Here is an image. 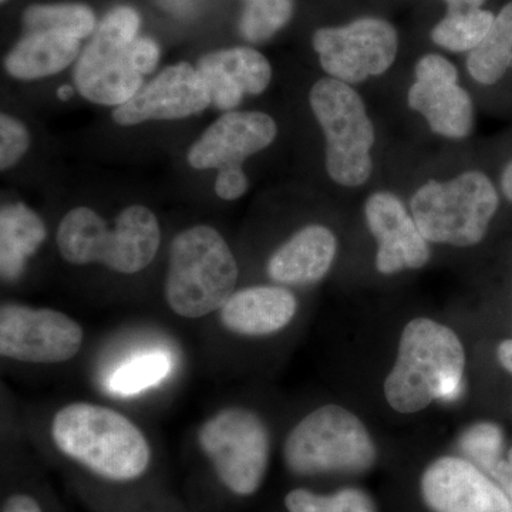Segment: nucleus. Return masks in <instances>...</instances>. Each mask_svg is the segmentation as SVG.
I'll return each instance as SVG.
<instances>
[{"mask_svg":"<svg viewBox=\"0 0 512 512\" xmlns=\"http://www.w3.org/2000/svg\"><path fill=\"white\" fill-rule=\"evenodd\" d=\"M512 67V2L494 19L483 42L471 50L467 69L476 82L491 86Z\"/></svg>","mask_w":512,"mask_h":512,"instance_id":"22","label":"nucleus"},{"mask_svg":"<svg viewBox=\"0 0 512 512\" xmlns=\"http://www.w3.org/2000/svg\"><path fill=\"white\" fill-rule=\"evenodd\" d=\"M141 19L137 10L120 6L101 20L74 66V84L84 99L100 106H121L143 87L131 47Z\"/></svg>","mask_w":512,"mask_h":512,"instance_id":"9","label":"nucleus"},{"mask_svg":"<svg viewBox=\"0 0 512 512\" xmlns=\"http://www.w3.org/2000/svg\"><path fill=\"white\" fill-rule=\"evenodd\" d=\"M407 103L439 136L461 140L473 130V101L458 82H414Z\"/></svg>","mask_w":512,"mask_h":512,"instance_id":"19","label":"nucleus"},{"mask_svg":"<svg viewBox=\"0 0 512 512\" xmlns=\"http://www.w3.org/2000/svg\"><path fill=\"white\" fill-rule=\"evenodd\" d=\"M466 355L453 329L433 319H413L404 328L384 396L393 410L412 414L434 400H454L463 387Z\"/></svg>","mask_w":512,"mask_h":512,"instance_id":"2","label":"nucleus"},{"mask_svg":"<svg viewBox=\"0 0 512 512\" xmlns=\"http://www.w3.org/2000/svg\"><path fill=\"white\" fill-rule=\"evenodd\" d=\"M293 15V0H248L239 22V32L248 42L271 39Z\"/></svg>","mask_w":512,"mask_h":512,"instance_id":"26","label":"nucleus"},{"mask_svg":"<svg viewBox=\"0 0 512 512\" xmlns=\"http://www.w3.org/2000/svg\"><path fill=\"white\" fill-rule=\"evenodd\" d=\"M80 39L57 30L28 32L6 56V72L19 80H37L62 72L79 57Z\"/></svg>","mask_w":512,"mask_h":512,"instance_id":"20","label":"nucleus"},{"mask_svg":"<svg viewBox=\"0 0 512 512\" xmlns=\"http://www.w3.org/2000/svg\"><path fill=\"white\" fill-rule=\"evenodd\" d=\"M365 217L369 231L379 244L376 268L380 274H397L406 268L420 269L429 262V242L396 195L386 191L370 195L365 205Z\"/></svg>","mask_w":512,"mask_h":512,"instance_id":"15","label":"nucleus"},{"mask_svg":"<svg viewBox=\"0 0 512 512\" xmlns=\"http://www.w3.org/2000/svg\"><path fill=\"white\" fill-rule=\"evenodd\" d=\"M416 82H458L456 66L440 55H426L416 64Z\"/></svg>","mask_w":512,"mask_h":512,"instance_id":"30","label":"nucleus"},{"mask_svg":"<svg viewBox=\"0 0 512 512\" xmlns=\"http://www.w3.org/2000/svg\"><path fill=\"white\" fill-rule=\"evenodd\" d=\"M131 56L138 72L146 76L157 67L160 47L150 37L138 36L131 47Z\"/></svg>","mask_w":512,"mask_h":512,"instance_id":"32","label":"nucleus"},{"mask_svg":"<svg viewBox=\"0 0 512 512\" xmlns=\"http://www.w3.org/2000/svg\"><path fill=\"white\" fill-rule=\"evenodd\" d=\"M0 512H45L37 498L29 493H13L3 500Z\"/></svg>","mask_w":512,"mask_h":512,"instance_id":"33","label":"nucleus"},{"mask_svg":"<svg viewBox=\"0 0 512 512\" xmlns=\"http://www.w3.org/2000/svg\"><path fill=\"white\" fill-rule=\"evenodd\" d=\"M336 252L338 239L328 227L308 225L276 249L266 271L278 284H313L328 274Z\"/></svg>","mask_w":512,"mask_h":512,"instance_id":"18","label":"nucleus"},{"mask_svg":"<svg viewBox=\"0 0 512 512\" xmlns=\"http://www.w3.org/2000/svg\"><path fill=\"white\" fill-rule=\"evenodd\" d=\"M309 103L325 133L329 177L342 187L366 184L373 173L375 127L365 101L350 84L326 77L313 84Z\"/></svg>","mask_w":512,"mask_h":512,"instance_id":"7","label":"nucleus"},{"mask_svg":"<svg viewBox=\"0 0 512 512\" xmlns=\"http://www.w3.org/2000/svg\"><path fill=\"white\" fill-rule=\"evenodd\" d=\"M512 477V447L510 450V453H508V457L504 458L503 461H501L500 466L497 467V470L494 471L493 480L498 485H501L504 483V481H507L508 478Z\"/></svg>","mask_w":512,"mask_h":512,"instance_id":"35","label":"nucleus"},{"mask_svg":"<svg viewBox=\"0 0 512 512\" xmlns=\"http://www.w3.org/2000/svg\"><path fill=\"white\" fill-rule=\"evenodd\" d=\"M46 225L35 211L22 202L5 205L0 212V272L13 282L25 272L30 256L42 247Z\"/></svg>","mask_w":512,"mask_h":512,"instance_id":"21","label":"nucleus"},{"mask_svg":"<svg viewBox=\"0 0 512 512\" xmlns=\"http://www.w3.org/2000/svg\"><path fill=\"white\" fill-rule=\"evenodd\" d=\"M197 440L225 490L241 498L258 493L271 458V437L259 414L227 407L201 424Z\"/></svg>","mask_w":512,"mask_h":512,"instance_id":"8","label":"nucleus"},{"mask_svg":"<svg viewBox=\"0 0 512 512\" xmlns=\"http://www.w3.org/2000/svg\"><path fill=\"white\" fill-rule=\"evenodd\" d=\"M170 369V360L164 353H147L121 365L110 377L109 387L123 396L137 394L163 380Z\"/></svg>","mask_w":512,"mask_h":512,"instance_id":"27","label":"nucleus"},{"mask_svg":"<svg viewBox=\"0 0 512 512\" xmlns=\"http://www.w3.org/2000/svg\"><path fill=\"white\" fill-rule=\"evenodd\" d=\"M501 488H503L504 493L507 494V497L510 498L512 503V478H510L507 483L501 485Z\"/></svg>","mask_w":512,"mask_h":512,"instance_id":"39","label":"nucleus"},{"mask_svg":"<svg viewBox=\"0 0 512 512\" xmlns=\"http://www.w3.org/2000/svg\"><path fill=\"white\" fill-rule=\"evenodd\" d=\"M26 32L57 30L84 39L96 32V16L82 3H50L33 5L23 13Z\"/></svg>","mask_w":512,"mask_h":512,"instance_id":"23","label":"nucleus"},{"mask_svg":"<svg viewBox=\"0 0 512 512\" xmlns=\"http://www.w3.org/2000/svg\"><path fill=\"white\" fill-rule=\"evenodd\" d=\"M211 104L201 74L188 63L167 67L127 103L113 111L119 126H136L150 120H180L197 116Z\"/></svg>","mask_w":512,"mask_h":512,"instance_id":"13","label":"nucleus"},{"mask_svg":"<svg viewBox=\"0 0 512 512\" xmlns=\"http://www.w3.org/2000/svg\"><path fill=\"white\" fill-rule=\"evenodd\" d=\"M50 436L60 454L100 480L128 484L146 476L153 450L128 417L100 404H67L55 414Z\"/></svg>","mask_w":512,"mask_h":512,"instance_id":"1","label":"nucleus"},{"mask_svg":"<svg viewBox=\"0 0 512 512\" xmlns=\"http://www.w3.org/2000/svg\"><path fill=\"white\" fill-rule=\"evenodd\" d=\"M494 19L493 13L483 9L448 12L431 32V39L450 52H471L488 35Z\"/></svg>","mask_w":512,"mask_h":512,"instance_id":"24","label":"nucleus"},{"mask_svg":"<svg viewBox=\"0 0 512 512\" xmlns=\"http://www.w3.org/2000/svg\"><path fill=\"white\" fill-rule=\"evenodd\" d=\"M448 6V12H470L481 9L485 0H444Z\"/></svg>","mask_w":512,"mask_h":512,"instance_id":"34","label":"nucleus"},{"mask_svg":"<svg viewBox=\"0 0 512 512\" xmlns=\"http://www.w3.org/2000/svg\"><path fill=\"white\" fill-rule=\"evenodd\" d=\"M276 134L275 120L262 111H229L192 144L187 160L195 170L241 167L248 157L271 146Z\"/></svg>","mask_w":512,"mask_h":512,"instance_id":"14","label":"nucleus"},{"mask_svg":"<svg viewBox=\"0 0 512 512\" xmlns=\"http://www.w3.org/2000/svg\"><path fill=\"white\" fill-rule=\"evenodd\" d=\"M238 274L237 259L217 229H184L171 242L165 301L181 318H204L231 298Z\"/></svg>","mask_w":512,"mask_h":512,"instance_id":"4","label":"nucleus"},{"mask_svg":"<svg viewBox=\"0 0 512 512\" xmlns=\"http://www.w3.org/2000/svg\"><path fill=\"white\" fill-rule=\"evenodd\" d=\"M399 37L389 22L377 18L357 19L340 28H323L313 35L323 70L348 84L365 82L392 67Z\"/></svg>","mask_w":512,"mask_h":512,"instance_id":"11","label":"nucleus"},{"mask_svg":"<svg viewBox=\"0 0 512 512\" xmlns=\"http://www.w3.org/2000/svg\"><path fill=\"white\" fill-rule=\"evenodd\" d=\"M248 177L241 167L222 168L215 181V192L222 200L235 201L248 191Z\"/></svg>","mask_w":512,"mask_h":512,"instance_id":"31","label":"nucleus"},{"mask_svg":"<svg viewBox=\"0 0 512 512\" xmlns=\"http://www.w3.org/2000/svg\"><path fill=\"white\" fill-rule=\"evenodd\" d=\"M83 342L82 326L66 313L20 303L0 308V355L5 359L57 365L72 360Z\"/></svg>","mask_w":512,"mask_h":512,"instance_id":"10","label":"nucleus"},{"mask_svg":"<svg viewBox=\"0 0 512 512\" xmlns=\"http://www.w3.org/2000/svg\"><path fill=\"white\" fill-rule=\"evenodd\" d=\"M501 184H503L505 197L512 201V161L504 170L503 181H501Z\"/></svg>","mask_w":512,"mask_h":512,"instance_id":"37","label":"nucleus"},{"mask_svg":"<svg viewBox=\"0 0 512 512\" xmlns=\"http://www.w3.org/2000/svg\"><path fill=\"white\" fill-rule=\"evenodd\" d=\"M497 356L504 369H507L512 375V340H505L501 343Z\"/></svg>","mask_w":512,"mask_h":512,"instance_id":"36","label":"nucleus"},{"mask_svg":"<svg viewBox=\"0 0 512 512\" xmlns=\"http://www.w3.org/2000/svg\"><path fill=\"white\" fill-rule=\"evenodd\" d=\"M377 451L363 421L345 407L328 404L309 413L286 437V467L296 476L360 474Z\"/></svg>","mask_w":512,"mask_h":512,"instance_id":"5","label":"nucleus"},{"mask_svg":"<svg viewBox=\"0 0 512 512\" xmlns=\"http://www.w3.org/2000/svg\"><path fill=\"white\" fill-rule=\"evenodd\" d=\"M420 490L433 512H512L503 488L466 458L441 457L431 463Z\"/></svg>","mask_w":512,"mask_h":512,"instance_id":"12","label":"nucleus"},{"mask_svg":"<svg viewBox=\"0 0 512 512\" xmlns=\"http://www.w3.org/2000/svg\"><path fill=\"white\" fill-rule=\"evenodd\" d=\"M56 242L60 256L69 264H99L133 275L156 258L161 228L154 212L143 205L124 208L113 227L90 208L77 207L60 221Z\"/></svg>","mask_w":512,"mask_h":512,"instance_id":"3","label":"nucleus"},{"mask_svg":"<svg viewBox=\"0 0 512 512\" xmlns=\"http://www.w3.org/2000/svg\"><path fill=\"white\" fill-rule=\"evenodd\" d=\"M410 208L427 242L473 247L487 234L498 210V194L487 175L467 171L444 183L421 185Z\"/></svg>","mask_w":512,"mask_h":512,"instance_id":"6","label":"nucleus"},{"mask_svg":"<svg viewBox=\"0 0 512 512\" xmlns=\"http://www.w3.org/2000/svg\"><path fill=\"white\" fill-rule=\"evenodd\" d=\"M6 2H9V0H2V3H6Z\"/></svg>","mask_w":512,"mask_h":512,"instance_id":"40","label":"nucleus"},{"mask_svg":"<svg viewBox=\"0 0 512 512\" xmlns=\"http://www.w3.org/2000/svg\"><path fill=\"white\" fill-rule=\"evenodd\" d=\"M460 448L474 466L493 476L503 458V430L494 423H477L464 431L460 439Z\"/></svg>","mask_w":512,"mask_h":512,"instance_id":"28","label":"nucleus"},{"mask_svg":"<svg viewBox=\"0 0 512 512\" xmlns=\"http://www.w3.org/2000/svg\"><path fill=\"white\" fill-rule=\"evenodd\" d=\"M211 103L220 110H232L245 94L264 93L272 79L271 64L251 47H232L208 53L197 66Z\"/></svg>","mask_w":512,"mask_h":512,"instance_id":"16","label":"nucleus"},{"mask_svg":"<svg viewBox=\"0 0 512 512\" xmlns=\"http://www.w3.org/2000/svg\"><path fill=\"white\" fill-rule=\"evenodd\" d=\"M288 512H377L375 501L359 488H343L323 495L296 488L285 497Z\"/></svg>","mask_w":512,"mask_h":512,"instance_id":"25","label":"nucleus"},{"mask_svg":"<svg viewBox=\"0 0 512 512\" xmlns=\"http://www.w3.org/2000/svg\"><path fill=\"white\" fill-rule=\"evenodd\" d=\"M298 301L282 286H251L234 292L218 311L222 328L238 336L261 338L281 332L295 318Z\"/></svg>","mask_w":512,"mask_h":512,"instance_id":"17","label":"nucleus"},{"mask_svg":"<svg viewBox=\"0 0 512 512\" xmlns=\"http://www.w3.org/2000/svg\"><path fill=\"white\" fill-rule=\"evenodd\" d=\"M73 93V87L67 86V84L66 86L59 87V90H57V96H59V99L63 101L69 100L70 97L73 96Z\"/></svg>","mask_w":512,"mask_h":512,"instance_id":"38","label":"nucleus"},{"mask_svg":"<svg viewBox=\"0 0 512 512\" xmlns=\"http://www.w3.org/2000/svg\"><path fill=\"white\" fill-rule=\"evenodd\" d=\"M30 147V134L25 124L9 114L0 116V168L10 170L19 163Z\"/></svg>","mask_w":512,"mask_h":512,"instance_id":"29","label":"nucleus"}]
</instances>
